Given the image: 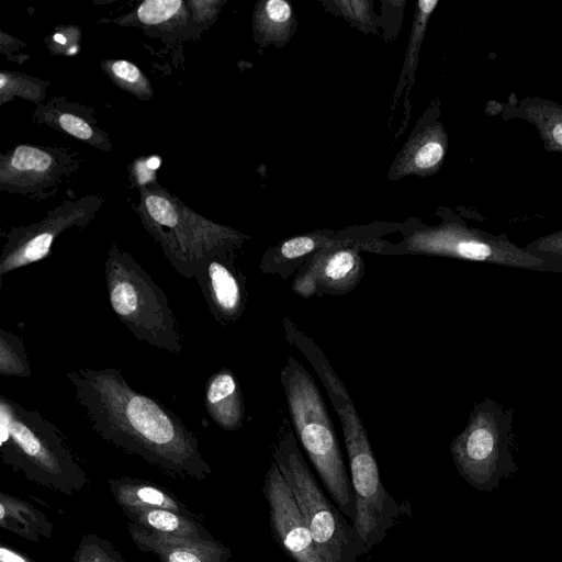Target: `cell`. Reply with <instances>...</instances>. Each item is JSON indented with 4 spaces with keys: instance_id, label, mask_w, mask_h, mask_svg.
Returning <instances> with one entry per match:
<instances>
[{
    "instance_id": "obj_1",
    "label": "cell",
    "mask_w": 562,
    "mask_h": 562,
    "mask_svg": "<svg viewBox=\"0 0 562 562\" xmlns=\"http://www.w3.org/2000/svg\"><path fill=\"white\" fill-rule=\"evenodd\" d=\"M66 376L90 428L103 440L172 475L202 481L212 473L180 417L132 389L120 370L80 368Z\"/></svg>"
},
{
    "instance_id": "obj_2",
    "label": "cell",
    "mask_w": 562,
    "mask_h": 562,
    "mask_svg": "<svg viewBox=\"0 0 562 562\" xmlns=\"http://www.w3.org/2000/svg\"><path fill=\"white\" fill-rule=\"evenodd\" d=\"M340 419L347 448L356 517L352 522L359 554L381 542L402 516L404 508L384 487L367 430L338 375L323 355L312 363Z\"/></svg>"
},
{
    "instance_id": "obj_3",
    "label": "cell",
    "mask_w": 562,
    "mask_h": 562,
    "mask_svg": "<svg viewBox=\"0 0 562 562\" xmlns=\"http://www.w3.org/2000/svg\"><path fill=\"white\" fill-rule=\"evenodd\" d=\"M0 453L29 481L74 495L89 482L63 434L40 412L0 394Z\"/></svg>"
},
{
    "instance_id": "obj_4",
    "label": "cell",
    "mask_w": 562,
    "mask_h": 562,
    "mask_svg": "<svg viewBox=\"0 0 562 562\" xmlns=\"http://www.w3.org/2000/svg\"><path fill=\"white\" fill-rule=\"evenodd\" d=\"M280 379L296 436L333 502L352 524L356 504L350 476L319 389L292 357L288 358Z\"/></svg>"
},
{
    "instance_id": "obj_5",
    "label": "cell",
    "mask_w": 562,
    "mask_h": 562,
    "mask_svg": "<svg viewBox=\"0 0 562 562\" xmlns=\"http://www.w3.org/2000/svg\"><path fill=\"white\" fill-rule=\"evenodd\" d=\"M104 279L113 313L138 340L173 355L182 351V336L166 293L115 244L106 255Z\"/></svg>"
},
{
    "instance_id": "obj_6",
    "label": "cell",
    "mask_w": 562,
    "mask_h": 562,
    "mask_svg": "<svg viewBox=\"0 0 562 562\" xmlns=\"http://www.w3.org/2000/svg\"><path fill=\"white\" fill-rule=\"evenodd\" d=\"M149 235L183 278L194 277L199 263L217 249L237 248L247 237L196 214L164 190H145L138 209Z\"/></svg>"
},
{
    "instance_id": "obj_7",
    "label": "cell",
    "mask_w": 562,
    "mask_h": 562,
    "mask_svg": "<svg viewBox=\"0 0 562 562\" xmlns=\"http://www.w3.org/2000/svg\"><path fill=\"white\" fill-rule=\"evenodd\" d=\"M513 415V408L486 397L473 407L465 428L450 445L459 474L480 492L494 491L517 471Z\"/></svg>"
},
{
    "instance_id": "obj_8",
    "label": "cell",
    "mask_w": 562,
    "mask_h": 562,
    "mask_svg": "<svg viewBox=\"0 0 562 562\" xmlns=\"http://www.w3.org/2000/svg\"><path fill=\"white\" fill-rule=\"evenodd\" d=\"M274 462L289 484L326 562H356L359 541L351 521L329 501L307 467L292 431L276 446Z\"/></svg>"
},
{
    "instance_id": "obj_9",
    "label": "cell",
    "mask_w": 562,
    "mask_h": 562,
    "mask_svg": "<svg viewBox=\"0 0 562 562\" xmlns=\"http://www.w3.org/2000/svg\"><path fill=\"white\" fill-rule=\"evenodd\" d=\"M406 249L415 254L562 273L561 267L528 254L504 237L475 233L458 225H442L416 231L406 239Z\"/></svg>"
},
{
    "instance_id": "obj_10",
    "label": "cell",
    "mask_w": 562,
    "mask_h": 562,
    "mask_svg": "<svg viewBox=\"0 0 562 562\" xmlns=\"http://www.w3.org/2000/svg\"><path fill=\"white\" fill-rule=\"evenodd\" d=\"M101 204L102 200L97 195L66 201L38 223L11 228L0 256V285L9 272L45 259L55 239L64 232L88 225Z\"/></svg>"
},
{
    "instance_id": "obj_11",
    "label": "cell",
    "mask_w": 562,
    "mask_h": 562,
    "mask_svg": "<svg viewBox=\"0 0 562 562\" xmlns=\"http://www.w3.org/2000/svg\"><path fill=\"white\" fill-rule=\"evenodd\" d=\"M78 168V162L60 148L18 145L1 156L0 188L9 193L45 196Z\"/></svg>"
},
{
    "instance_id": "obj_12",
    "label": "cell",
    "mask_w": 562,
    "mask_h": 562,
    "mask_svg": "<svg viewBox=\"0 0 562 562\" xmlns=\"http://www.w3.org/2000/svg\"><path fill=\"white\" fill-rule=\"evenodd\" d=\"M262 492L274 540L294 562H326L277 463L271 462Z\"/></svg>"
},
{
    "instance_id": "obj_13",
    "label": "cell",
    "mask_w": 562,
    "mask_h": 562,
    "mask_svg": "<svg viewBox=\"0 0 562 562\" xmlns=\"http://www.w3.org/2000/svg\"><path fill=\"white\" fill-rule=\"evenodd\" d=\"M229 249L209 254L198 266L196 280L207 307L221 325L235 323L244 312L246 290L243 274L234 266Z\"/></svg>"
},
{
    "instance_id": "obj_14",
    "label": "cell",
    "mask_w": 562,
    "mask_h": 562,
    "mask_svg": "<svg viewBox=\"0 0 562 562\" xmlns=\"http://www.w3.org/2000/svg\"><path fill=\"white\" fill-rule=\"evenodd\" d=\"M363 261L357 249L325 248L314 256L306 269L294 280L293 290L303 297L319 292L347 293L356 288L363 273Z\"/></svg>"
},
{
    "instance_id": "obj_15",
    "label": "cell",
    "mask_w": 562,
    "mask_h": 562,
    "mask_svg": "<svg viewBox=\"0 0 562 562\" xmlns=\"http://www.w3.org/2000/svg\"><path fill=\"white\" fill-rule=\"evenodd\" d=\"M127 529L135 546L155 554L160 562H228L232 551L217 540L165 536L128 522Z\"/></svg>"
},
{
    "instance_id": "obj_16",
    "label": "cell",
    "mask_w": 562,
    "mask_h": 562,
    "mask_svg": "<svg viewBox=\"0 0 562 562\" xmlns=\"http://www.w3.org/2000/svg\"><path fill=\"white\" fill-rule=\"evenodd\" d=\"M204 404L211 419L224 430L243 426L245 405L236 376L228 369H221L206 381Z\"/></svg>"
},
{
    "instance_id": "obj_17",
    "label": "cell",
    "mask_w": 562,
    "mask_h": 562,
    "mask_svg": "<svg viewBox=\"0 0 562 562\" xmlns=\"http://www.w3.org/2000/svg\"><path fill=\"white\" fill-rule=\"evenodd\" d=\"M111 494L122 510L162 508L190 518L194 514L176 496L148 481L123 476L108 481Z\"/></svg>"
},
{
    "instance_id": "obj_18",
    "label": "cell",
    "mask_w": 562,
    "mask_h": 562,
    "mask_svg": "<svg viewBox=\"0 0 562 562\" xmlns=\"http://www.w3.org/2000/svg\"><path fill=\"white\" fill-rule=\"evenodd\" d=\"M38 121L63 131L91 146L109 150L111 143L103 131L98 128L92 115L82 106L70 105L64 100L50 101L35 112Z\"/></svg>"
},
{
    "instance_id": "obj_19",
    "label": "cell",
    "mask_w": 562,
    "mask_h": 562,
    "mask_svg": "<svg viewBox=\"0 0 562 562\" xmlns=\"http://www.w3.org/2000/svg\"><path fill=\"white\" fill-rule=\"evenodd\" d=\"M0 527L30 541L49 539L54 530L53 522L42 510L3 491L0 492Z\"/></svg>"
},
{
    "instance_id": "obj_20",
    "label": "cell",
    "mask_w": 562,
    "mask_h": 562,
    "mask_svg": "<svg viewBox=\"0 0 562 562\" xmlns=\"http://www.w3.org/2000/svg\"><path fill=\"white\" fill-rule=\"evenodd\" d=\"M128 520L150 531L172 537L214 540L212 533L195 518L169 509H130L123 512Z\"/></svg>"
},
{
    "instance_id": "obj_21",
    "label": "cell",
    "mask_w": 562,
    "mask_h": 562,
    "mask_svg": "<svg viewBox=\"0 0 562 562\" xmlns=\"http://www.w3.org/2000/svg\"><path fill=\"white\" fill-rule=\"evenodd\" d=\"M256 35L263 43H285L294 29L293 11L284 0H266L256 5L254 13Z\"/></svg>"
},
{
    "instance_id": "obj_22",
    "label": "cell",
    "mask_w": 562,
    "mask_h": 562,
    "mask_svg": "<svg viewBox=\"0 0 562 562\" xmlns=\"http://www.w3.org/2000/svg\"><path fill=\"white\" fill-rule=\"evenodd\" d=\"M445 147L436 131L418 134L404 150L401 159L402 173L425 175L442 160Z\"/></svg>"
},
{
    "instance_id": "obj_23",
    "label": "cell",
    "mask_w": 562,
    "mask_h": 562,
    "mask_svg": "<svg viewBox=\"0 0 562 562\" xmlns=\"http://www.w3.org/2000/svg\"><path fill=\"white\" fill-rule=\"evenodd\" d=\"M0 374L19 378L31 375L23 339L3 328H0Z\"/></svg>"
},
{
    "instance_id": "obj_24",
    "label": "cell",
    "mask_w": 562,
    "mask_h": 562,
    "mask_svg": "<svg viewBox=\"0 0 562 562\" xmlns=\"http://www.w3.org/2000/svg\"><path fill=\"white\" fill-rule=\"evenodd\" d=\"M104 71L115 85L138 98H150L151 87L140 69L127 60H106Z\"/></svg>"
},
{
    "instance_id": "obj_25",
    "label": "cell",
    "mask_w": 562,
    "mask_h": 562,
    "mask_svg": "<svg viewBox=\"0 0 562 562\" xmlns=\"http://www.w3.org/2000/svg\"><path fill=\"white\" fill-rule=\"evenodd\" d=\"M71 560L72 562H126L111 541L93 533L82 536Z\"/></svg>"
},
{
    "instance_id": "obj_26",
    "label": "cell",
    "mask_w": 562,
    "mask_h": 562,
    "mask_svg": "<svg viewBox=\"0 0 562 562\" xmlns=\"http://www.w3.org/2000/svg\"><path fill=\"white\" fill-rule=\"evenodd\" d=\"M0 89L2 103L15 95L40 102L46 90L44 81L10 71H1Z\"/></svg>"
},
{
    "instance_id": "obj_27",
    "label": "cell",
    "mask_w": 562,
    "mask_h": 562,
    "mask_svg": "<svg viewBox=\"0 0 562 562\" xmlns=\"http://www.w3.org/2000/svg\"><path fill=\"white\" fill-rule=\"evenodd\" d=\"M335 245L336 243L331 239L317 234L295 236L280 245L273 261L282 263L299 259L316 249L330 248Z\"/></svg>"
},
{
    "instance_id": "obj_28",
    "label": "cell",
    "mask_w": 562,
    "mask_h": 562,
    "mask_svg": "<svg viewBox=\"0 0 562 562\" xmlns=\"http://www.w3.org/2000/svg\"><path fill=\"white\" fill-rule=\"evenodd\" d=\"M181 0H147L137 9V18L143 24L158 25L171 21L183 12Z\"/></svg>"
},
{
    "instance_id": "obj_29",
    "label": "cell",
    "mask_w": 562,
    "mask_h": 562,
    "mask_svg": "<svg viewBox=\"0 0 562 562\" xmlns=\"http://www.w3.org/2000/svg\"><path fill=\"white\" fill-rule=\"evenodd\" d=\"M437 0H419L414 16L413 29L411 38L408 41V48L406 52V65L414 67L418 58V49L425 36L427 22L437 5Z\"/></svg>"
},
{
    "instance_id": "obj_30",
    "label": "cell",
    "mask_w": 562,
    "mask_h": 562,
    "mask_svg": "<svg viewBox=\"0 0 562 562\" xmlns=\"http://www.w3.org/2000/svg\"><path fill=\"white\" fill-rule=\"evenodd\" d=\"M524 250L562 268V233L543 237L528 245Z\"/></svg>"
},
{
    "instance_id": "obj_31",
    "label": "cell",
    "mask_w": 562,
    "mask_h": 562,
    "mask_svg": "<svg viewBox=\"0 0 562 562\" xmlns=\"http://www.w3.org/2000/svg\"><path fill=\"white\" fill-rule=\"evenodd\" d=\"M344 16L356 20L361 25L371 24L370 1H336Z\"/></svg>"
},
{
    "instance_id": "obj_32",
    "label": "cell",
    "mask_w": 562,
    "mask_h": 562,
    "mask_svg": "<svg viewBox=\"0 0 562 562\" xmlns=\"http://www.w3.org/2000/svg\"><path fill=\"white\" fill-rule=\"evenodd\" d=\"M0 562H36L27 554L15 550L4 543L0 546Z\"/></svg>"
},
{
    "instance_id": "obj_33",
    "label": "cell",
    "mask_w": 562,
    "mask_h": 562,
    "mask_svg": "<svg viewBox=\"0 0 562 562\" xmlns=\"http://www.w3.org/2000/svg\"><path fill=\"white\" fill-rule=\"evenodd\" d=\"M555 140L562 145V124H558L554 126L552 132Z\"/></svg>"
}]
</instances>
